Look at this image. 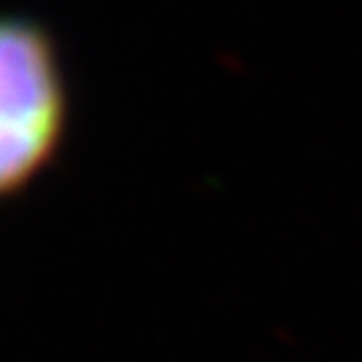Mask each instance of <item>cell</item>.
<instances>
[{
    "mask_svg": "<svg viewBox=\"0 0 362 362\" xmlns=\"http://www.w3.org/2000/svg\"><path fill=\"white\" fill-rule=\"evenodd\" d=\"M67 132V89L49 30L11 16L0 33V188L25 194Z\"/></svg>",
    "mask_w": 362,
    "mask_h": 362,
    "instance_id": "obj_1",
    "label": "cell"
}]
</instances>
